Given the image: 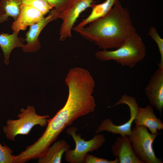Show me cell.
I'll list each match as a JSON object with an SVG mask.
<instances>
[{"instance_id":"cell-1","label":"cell","mask_w":163,"mask_h":163,"mask_svg":"<svg viewBox=\"0 0 163 163\" xmlns=\"http://www.w3.org/2000/svg\"><path fill=\"white\" fill-rule=\"evenodd\" d=\"M69 88L68 97L63 107L52 118L48 119L47 127L40 137L30 148L36 155L42 157L50 145L67 126L76 119L94 112L96 105L92 94L94 86L84 78L74 76L65 81Z\"/></svg>"},{"instance_id":"cell-2","label":"cell","mask_w":163,"mask_h":163,"mask_svg":"<svg viewBox=\"0 0 163 163\" xmlns=\"http://www.w3.org/2000/svg\"><path fill=\"white\" fill-rule=\"evenodd\" d=\"M103 50L117 49L136 32L128 10L118 0L104 16L85 27L72 28Z\"/></svg>"},{"instance_id":"cell-3","label":"cell","mask_w":163,"mask_h":163,"mask_svg":"<svg viewBox=\"0 0 163 163\" xmlns=\"http://www.w3.org/2000/svg\"><path fill=\"white\" fill-rule=\"evenodd\" d=\"M146 55V47L140 36L132 34L119 48L113 50L99 51L96 58L101 61L113 60L123 66L133 68Z\"/></svg>"},{"instance_id":"cell-4","label":"cell","mask_w":163,"mask_h":163,"mask_svg":"<svg viewBox=\"0 0 163 163\" xmlns=\"http://www.w3.org/2000/svg\"><path fill=\"white\" fill-rule=\"evenodd\" d=\"M17 117V120H8L6 125L2 128L6 138L10 141H14L15 137L18 135L28 134L36 125L41 127L46 126L50 116L38 115L34 106L28 105L26 109H21Z\"/></svg>"},{"instance_id":"cell-5","label":"cell","mask_w":163,"mask_h":163,"mask_svg":"<svg viewBox=\"0 0 163 163\" xmlns=\"http://www.w3.org/2000/svg\"><path fill=\"white\" fill-rule=\"evenodd\" d=\"M160 132L152 134L143 126L135 125L128 136L133 149L137 157L143 163H163L156 156L153 143Z\"/></svg>"},{"instance_id":"cell-6","label":"cell","mask_w":163,"mask_h":163,"mask_svg":"<svg viewBox=\"0 0 163 163\" xmlns=\"http://www.w3.org/2000/svg\"><path fill=\"white\" fill-rule=\"evenodd\" d=\"M78 129L74 126L68 128L66 133L73 138L75 144V149H69L65 153L66 160L70 163H84V158L89 152L100 148L106 141L103 134H96L91 139L86 141L81 138L80 133L77 134Z\"/></svg>"},{"instance_id":"cell-7","label":"cell","mask_w":163,"mask_h":163,"mask_svg":"<svg viewBox=\"0 0 163 163\" xmlns=\"http://www.w3.org/2000/svg\"><path fill=\"white\" fill-rule=\"evenodd\" d=\"M120 104H125L128 106L130 116L126 123L120 125L114 124L110 118L103 121L96 130L97 133L107 131L114 134H120L121 136H128L131 133L132 126L136 117L139 105L135 98L132 97L124 94L115 104L116 106Z\"/></svg>"},{"instance_id":"cell-8","label":"cell","mask_w":163,"mask_h":163,"mask_svg":"<svg viewBox=\"0 0 163 163\" xmlns=\"http://www.w3.org/2000/svg\"><path fill=\"white\" fill-rule=\"evenodd\" d=\"M95 0H69L67 8L57 16V18L62 20L59 32L60 40L63 41L66 38L71 37V30L80 14L90 8Z\"/></svg>"},{"instance_id":"cell-9","label":"cell","mask_w":163,"mask_h":163,"mask_svg":"<svg viewBox=\"0 0 163 163\" xmlns=\"http://www.w3.org/2000/svg\"><path fill=\"white\" fill-rule=\"evenodd\" d=\"M158 68L151 77L145 89L146 96L150 104L155 107L162 117L163 108V66Z\"/></svg>"},{"instance_id":"cell-10","label":"cell","mask_w":163,"mask_h":163,"mask_svg":"<svg viewBox=\"0 0 163 163\" xmlns=\"http://www.w3.org/2000/svg\"><path fill=\"white\" fill-rule=\"evenodd\" d=\"M48 15L39 22L30 26L26 34V43L21 48L25 53H34L40 48L39 36L43 28L50 22L56 20L60 12L54 8L50 11Z\"/></svg>"},{"instance_id":"cell-11","label":"cell","mask_w":163,"mask_h":163,"mask_svg":"<svg viewBox=\"0 0 163 163\" xmlns=\"http://www.w3.org/2000/svg\"><path fill=\"white\" fill-rule=\"evenodd\" d=\"M111 150L119 163H143L135 154L128 136L117 137Z\"/></svg>"},{"instance_id":"cell-12","label":"cell","mask_w":163,"mask_h":163,"mask_svg":"<svg viewBox=\"0 0 163 163\" xmlns=\"http://www.w3.org/2000/svg\"><path fill=\"white\" fill-rule=\"evenodd\" d=\"M44 16L36 8L22 5L19 14L11 25V29L13 31L17 32L24 30L28 26L40 21L44 17Z\"/></svg>"},{"instance_id":"cell-13","label":"cell","mask_w":163,"mask_h":163,"mask_svg":"<svg viewBox=\"0 0 163 163\" xmlns=\"http://www.w3.org/2000/svg\"><path fill=\"white\" fill-rule=\"evenodd\" d=\"M134 122L135 125L145 126L152 134L158 133V131L163 129V123L156 117L150 104L145 107H138Z\"/></svg>"},{"instance_id":"cell-14","label":"cell","mask_w":163,"mask_h":163,"mask_svg":"<svg viewBox=\"0 0 163 163\" xmlns=\"http://www.w3.org/2000/svg\"><path fill=\"white\" fill-rule=\"evenodd\" d=\"M19 32L13 31L11 34L2 33L0 34V46L5 58L4 63H9V58L12 50L15 48L21 47L24 45V38L18 36Z\"/></svg>"},{"instance_id":"cell-15","label":"cell","mask_w":163,"mask_h":163,"mask_svg":"<svg viewBox=\"0 0 163 163\" xmlns=\"http://www.w3.org/2000/svg\"><path fill=\"white\" fill-rule=\"evenodd\" d=\"M70 148L65 140H59L55 142L48 149L45 155L38 158L39 163H60L62 156Z\"/></svg>"},{"instance_id":"cell-16","label":"cell","mask_w":163,"mask_h":163,"mask_svg":"<svg viewBox=\"0 0 163 163\" xmlns=\"http://www.w3.org/2000/svg\"><path fill=\"white\" fill-rule=\"evenodd\" d=\"M118 0H106L103 3L96 4L94 2L91 3L90 8H92L91 13L85 19L75 27L82 28L91 22L103 17L106 15L111 9Z\"/></svg>"},{"instance_id":"cell-17","label":"cell","mask_w":163,"mask_h":163,"mask_svg":"<svg viewBox=\"0 0 163 163\" xmlns=\"http://www.w3.org/2000/svg\"><path fill=\"white\" fill-rule=\"evenodd\" d=\"M21 0H0V24L9 17L15 21L20 12Z\"/></svg>"},{"instance_id":"cell-18","label":"cell","mask_w":163,"mask_h":163,"mask_svg":"<svg viewBox=\"0 0 163 163\" xmlns=\"http://www.w3.org/2000/svg\"><path fill=\"white\" fill-rule=\"evenodd\" d=\"M22 5L31 6L38 10L44 15L53 9L45 0H21Z\"/></svg>"},{"instance_id":"cell-19","label":"cell","mask_w":163,"mask_h":163,"mask_svg":"<svg viewBox=\"0 0 163 163\" xmlns=\"http://www.w3.org/2000/svg\"><path fill=\"white\" fill-rule=\"evenodd\" d=\"M148 34L156 43L159 50L161 60L158 64L163 66V39L160 37L156 29L153 26L150 28Z\"/></svg>"},{"instance_id":"cell-20","label":"cell","mask_w":163,"mask_h":163,"mask_svg":"<svg viewBox=\"0 0 163 163\" xmlns=\"http://www.w3.org/2000/svg\"><path fill=\"white\" fill-rule=\"evenodd\" d=\"M0 143V163H15L14 155H12L11 149Z\"/></svg>"},{"instance_id":"cell-21","label":"cell","mask_w":163,"mask_h":163,"mask_svg":"<svg viewBox=\"0 0 163 163\" xmlns=\"http://www.w3.org/2000/svg\"><path fill=\"white\" fill-rule=\"evenodd\" d=\"M84 163H118L119 160L116 158L114 160L95 157L88 153L85 155L84 160Z\"/></svg>"},{"instance_id":"cell-22","label":"cell","mask_w":163,"mask_h":163,"mask_svg":"<svg viewBox=\"0 0 163 163\" xmlns=\"http://www.w3.org/2000/svg\"><path fill=\"white\" fill-rule=\"evenodd\" d=\"M49 5L60 13L67 8L69 0H45Z\"/></svg>"},{"instance_id":"cell-23","label":"cell","mask_w":163,"mask_h":163,"mask_svg":"<svg viewBox=\"0 0 163 163\" xmlns=\"http://www.w3.org/2000/svg\"><path fill=\"white\" fill-rule=\"evenodd\" d=\"M75 68H79V67H75ZM82 69H83V68H82ZM86 70H87V69H86Z\"/></svg>"}]
</instances>
